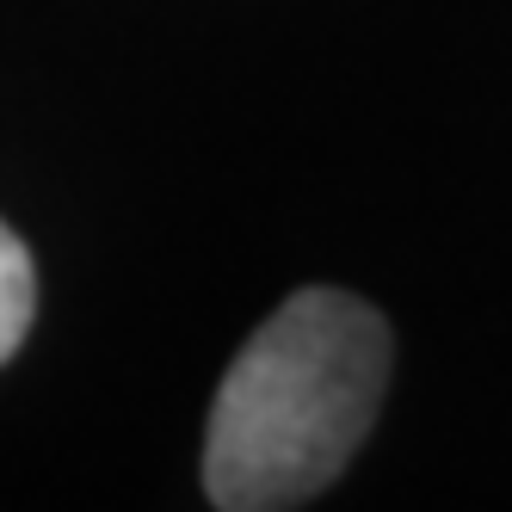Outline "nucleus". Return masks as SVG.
Instances as JSON below:
<instances>
[{
	"label": "nucleus",
	"mask_w": 512,
	"mask_h": 512,
	"mask_svg": "<svg viewBox=\"0 0 512 512\" xmlns=\"http://www.w3.org/2000/svg\"><path fill=\"white\" fill-rule=\"evenodd\" d=\"M395 364L389 321L334 284L284 297L253 334L204 426V494L223 512L315 500L358 457Z\"/></svg>",
	"instance_id": "1"
},
{
	"label": "nucleus",
	"mask_w": 512,
	"mask_h": 512,
	"mask_svg": "<svg viewBox=\"0 0 512 512\" xmlns=\"http://www.w3.org/2000/svg\"><path fill=\"white\" fill-rule=\"evenodd\" d=\"M31 315H38V272H31L25 241L0 223V364L31 334Z\"/></svg>",
	"instance_id": "2"
}]
</instances>
